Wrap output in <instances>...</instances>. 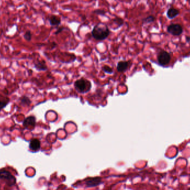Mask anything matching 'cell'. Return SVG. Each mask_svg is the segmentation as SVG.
Listing matches in <instances>:
<instances>
[{"instance_id":"11","label":"cell","mask_w":190,"mask_h":190,"mask_svg":"<svg viewBox=\"0 0 190 190\" xmlns=\"http://www.w3.org/2000/svg\"><path fill=\"white\" fill-rule=\"evenodd\" d=\"M35 68L38 71H46L47 70V66L46 62L45 61H39L37 60L34 64Z\"/></svg>"},{"instance_id":"2","label":"cell","mask_w":190,"mask_h":190,"mask_svg":"<svg viewBox=\"0 0 190 190\" xmlns=\"http://www.w3.org/2000/svg\"><path fill=\"white\" fill-rule=\"evenodd\" d=\"M74 86L76 90L80 93H85L89 92L91 88V83L84 78L78 79L75 82Z\"/></svg>"},{"instance_id":"12","label":"cell","mask_w":190,"mask_h":190,"mask_svg":"<svg viewBox=\"0 0 190 190\" xmlns=\"http://www.w3.org/2000/svg\"><path fill=\"white\" fill-rule=\"evenodd\" d=\"M180 12L175 8H170L167 12V16L170 19H173L179 15Z\"/></svg>"},{"instance_id":"15","label":"cell","mask_w":190,"mask_h":190,"mask_svg":"<svg viewBox=\"0 0 190 190\" xmlns=\"http://www.w3.org/2000/svg\"><path fill=\"white\" fill-rule=\"evenodd\" d=\"M102 70H103L105 73L107 74H112L113 73V69L110 66L107 65H105V66L102 67Z\"/></svg>"},{"instance_id":"19","label":"cell","mask_w":190,"mask_h":190,"mask_svg":"<svg viewBox=\"0 0 190 190\" xmlns=\"http://www.w3.org/2000/svg\"><path fill=\"white\" fill-rule=\"evenodd\" d=\"M93 13L95 14H97V15H98L101 16H105V14H106V12L104 10H101V9L96 10L95 11H93Z\"/></svg>"},{"instance_id":"14","label":"cell","mask_w":190,"mask_h":190,"mask_svg":"<svg viewBox=\"0 0 190 190\" xmlns=\"http://www.w3.org/2000/svg\"><path fill=\"white\" fill-rule=\"evenodd\" d=\"M113 21L115 24L117 25L118 27H121V26H122L124 25V21L123 19H122L121 18H120V17H116L115 19L113 20Z\"/></svg>"},{"instance_id":"17","label":"cell","mask_w":190,"mask_h":190,"mask_svg":"<svg viewBox=\"0 0 190 190\" xmlns=\"http://www.w3.org/2000/svg\"><path fill=\"white\" fill-rule=\"evenodd\" d=\"M23 37L27 41H30L32 39V34H31V31H27L25 33V34L23 35Z\"/></svg>"},{"instance_id":"1","label":"cell","mask_w":190,"mask_h":190,"mask_svg":"<svg viewBox=\"0 0 190 190\" xmlns=\"http://www.w3.org/2000/svg\"><path fill=\"white\" fill-rule=\"evenodd\" d=\"M91 34L95 40L102 41L109 37L110 30L105 23H100L94 26Z\"/></svg>"},{"instance_id":"3","label":"cell","mask_w":190,"mask_h":190,"mask_svg":"<svg viewBox=\"0 0 190 190\" xmlns=\"http://www.w3.org/2000/svg\"><path fill=\"white\" fill-rule=\"evenodd\" d=\"M0 179L4 180L10 187L14 186L16 183L15 177L9 171L4 170L0 171Z\"/></svg>"},{"instance_id":"16","label":"cell","mask_w":190,"mask_h":190,"mask_svg":"<svg viewBox=\"0 0 190 190\" xmlns=\"http://www.w3.org/2000/svg\"><path fill=\"white\" fill-rule=\"evenodd\" d=\"M155 20V17L153 16H149L143 19V23H153Z\"/></svg>"},{"instance_id":"8","label":"cell","mask_w":190,"mask_h":190,"mask_svg":"<svg viewBox=\"0 0 190 190\" xmlns=\"http://www.w3.org/2000/svg\"><path fill=\"white\" fill-rule=\"evenodd\" d=\"M130 64L127 61H120L117 64V70L119 73H124L125 71L127 70Z\"/></svg>"},{"instance_id":"10","label":"cell","mask_w":190,"mask_h":190,"mask_svg":"<svg viewBox=\"0 0 190 190\" xmlns=\"http://www.w3.org/2000/svg\"><path fill=\"white\" fill-rule=\"evenodd\" d=\"M48 21L52 26H58L61 23V18L56 15L51 16Z\"/></svg>"},{"instance_id":"18","label":"cell","mask_w":190,"mask_h":190,"mask_svg":"<svg viewBox=\"0 0 190 190\" xmlns=\"http://www.w3.org/2000/svg\"><path fill=\"white\" fill-rule=\"evenodd\" d=\"M8 101L9 100H7V101H0V111L4 109V108H5L7 105L8 104Z\"/></svg>"},{"instance_id":"5","label":"cell","mask_w":190,"mask_h":190,"mask_svg":"<svg viewBox=\"0 0 190 190\" xmlns=\"http://www.w3.org/2000/svg\"><path fill=\"white\" fill-rule=\"evenodd\" d=\"M167 32L174 36H179L183 32V28L180 24H171L167 29Z\"/></svg>"},{"instance_id":"9","label":"cell","mask_w":190,"mask_h":190,"mask_svg":"<svg viewBox=\"0 0 190 190\" xmlns=\"http://www.w3.org/2000/svg\"><path fill=\"white\" fill-rule=\"evenodd\" d=\"M41 148V143L38 139H33L30 143V148L33 151H39Z\"/></svg>"},{"instance_id":"7","label":"cell","mask_w":190,"mask_h":190,"mask_svg":"<svg viewBox=\"0 0 190 190\" xmlns=\"http://www.w3.org/2000/svg\"><path fill=\"white\" fill-rule=\"evenodd\" d=\"M36 125V118L34 116H29L27 117L23 122V127L25 128H34Z\"/></svg>"},{"instance_id":"4","label":"cell","mask_w":190,"mask_h":190,"mask_svg":"<svg viewBox=\"0 0 190 190\" xmlns=\"http://www.w3.org/2000/svg\"><path fill=\"white\" fill-rule=\"evenodd\" d=\"M171 55L166 51H160L157 55V62L160 65L166 66L171 61Z\"/></svg>"},{"instance_id":"21","label":"cell","mask_w":190,"mask_h":190,"mask_svg":"<svg viewBox=\"0 0 190 190\" xmlns=\"http://www.w3.org/2000/svg\"><path fill=\"white\" fill-rule=\"evenodd\" d=\"M190 190V188H189V189H188V190Z\"/></svg>"},{"instance_id":"20","label":"cell","mask_w":190,"mask_h":190,"mask_svg":"<svg viewBox=\"0 0 190 190\" xmlns=\"http://www.w3.org/2000/svg\"><path fill=\"white\" fill-rule=\"evenodd\" d=\"M63 29H64V27H58V29L57 30V31H56V32H55V34L56 35H58V34H60V32H61V31H63Z\"/></svg>"},{"instance_id":"13","label":"cell","mask_w":190,"mask_h":190,"mask_svg":"<svg viewBox=\"0 0 190 190\" xmlns=\"http://www.w3.org/2000/svg\"><path fill=\"white\" fill-rule=\"evenodd\" d=\"M20 101H21V104L23 105L28 106L31 104V100L30 99V98L28 97H26V96H22L20 98Z\"/></svg>"},{"instance_id":"6","label":"cell","mask_w":190,"mask_h":190,"mask_svg":"<svg viewBox=\"0 0 190 190\" xmlns=\"http://www.w3.org/2000/svg\"><path fill=\"white\" fill-rule=\"evenodd\" d=\"M102 183V179L100 177H92L87 179L86 182V185L87 187H95L101 185Z\"/></svg>"}]
</instances>
